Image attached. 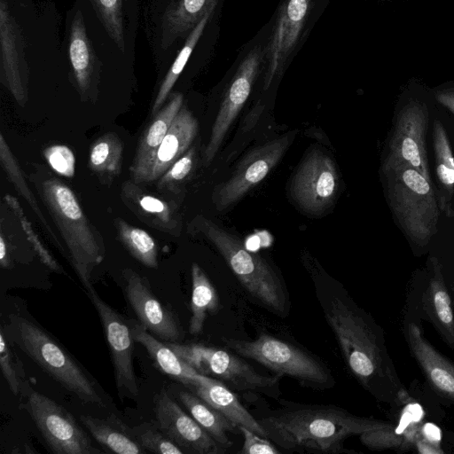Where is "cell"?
I'll return each instance as SVG.
<instances>
[{
	"instance_id": "1",
	"label": "cell",
	"mask_w": 454,
	"mask_h": 454,
	"mask_svg": "<svg viewBox=\"0 0 454 454\" xmlns=\"http://www.w3.org/2000/svg\"><path fill=\"white\" fill-rule=\"evenodd\" d=\"M56 0H0V78L24 106L39 73L67 75Z\"/></svg>"
},
{
	"instance_id": "2",
	"label": "cell",
	"mask_w": 454,
	"mask_h": 454,
	"mask_svg": "<svg viewBox=\"0 0 454 454\" xmlns=\"http://www.w3.org/2000/svg\"><path fill=\"white\" fill-rule=\"evenodd\" d=\"M314 283L325 321L352 375L378 401L395 403L404 387L387 350L382 329L344 287L316 279Z\"/></svg>"
},
{
	"instance_id": "3",
	"label": "cell",
	"mask_w": 454,
	"mask_h": 454,
	"mask_svg": "<svg viewBox=\"0 0 454 454\" xmlns=\"http://www.w3.org/2000/svg\"><path fill=\"white\" fill-rule=\"evenodd\" d=\"M280 406L255 416L269 438L288 451L347 452L350 436L383 427L387 421L356 416L336 405L301 403L278 399Z\"/></svg>"
},
{
	"instance_id": "4",
	"label": "cell",
	"mask_w": 454,
	"mask_h": 454,
	"mask_svg": "<svg viewBox=\"0 0 454 454\" xmlns=\"http://www.w3.org/2000/svg\"><path fill=\"white\" fill-rule=\"evenodd\" d=\"M12 342L50 377L80 400L105 406L99 386L48 332L22 316H9L6 328Z\"/></svg>"
},
{
	"instance_id": "5",
	"label": "cell",
	"mask_w": 454,
	"mask_h": 454,
	"mask_svg": "<svg viewBox=\"0 0 454 454\" xmlns=\"http://www.w3.org/2000/svg\"><path fill=\"white\" fill-rule=\"evenodd\" d=\"M195 222L250 296L271 313L281 317L288 316L290 297L279 273L262 257L249 252L237 236L213 221L198 216Z\"/></svg>"
},
{
	"instance_id": "6",
	"label": "cell",
	"mask_w": 454,
	"mask_h": 454,
	"mask_svg": "<svg viewBox=\"0 0 454 454\" xmlns=\"http://www.w3.org/2000/svg\"><path fill=\"white\" fill-rule=\"evenodd\" d=\"M41 189L44 204L65 240L71 263L85 288L91 285V273L105 257L102 241L67 185L51 178L42 184Z\"/></svg>"
},
{
	"instance_id": "7",
	"label": "cell",
	"mask_w": 454,
	"mask_h": 454,
	"mask_svg": "<svg viewBox=\"0 0 454 454\" xmlns=\"http://www.w3.org/2000/svg\"><path fill=\"white\" fill-rule=\"evenodd\" d=\"M383 174L389 206L399 226L413 244L427 245L437 231L441 209L434 184L410 166Z\"/></svg>"
},
{
	"instance_id": "8",
	"label": "cell",
	"mask_w": 454,
	"mask_h": 454,
	"mask_svg": "<svg viewBox=\"0 0 454 454\" xmlns=\"http://www.w3.org/2000/svg\"><path fill=\"white\" fill-rule=\"evenodd\" d=\"M223 342L240 356L254 360L306 387L325 390L336 384L330 368L319 357L288 340L262 333L253 340L223 338Z\"/></svg>"
},
{
	"instance_id": "9",
	"label": "cell",
	"mask_w": 454,
	"mask_h": 454,
	"mask_svg": "<svg viewBox=\"0 0 454 454\" xmlns=\"http://www.w3.org/2000/svg\"><path fill=\"white\" fill-rule=\"evenodd\" d=\"M218 0H145V31L153 60L162 74L189 34Z\"/></svg>"
},
{
	"instance_id": "10",
	"label": "cell",
	"mask_w": 454,
	"mask_h": 454,
	"mask_svg": "<svg viewBox=\"0 0 454 454\" xmlns=\"http://www.w3.org/2000/svg\"><path fill=\"white\" fill-rule=\"evenodd\" d=\"M165 343L196 372L220 380L235 393L264 395L277 401L281 398L282 376L278 374H262L239 356L223 348Z\"/></svg>"
},
{
	"instance_id": "11",
	"label": "cell",
	"mask_w": 454,
	"mask_h": 454,
	"mask_svg": "<svg viewBox=\"0 0 454 454\" xmlns=\"http://www.w3.org/2000/svg\"><path fill=\"white\" fill-rule=\"evenodd\" d=\"M26 408L45 443L55 454H98L87 433L62 405L31 389Z\"/></svg>"
},
{
	"instance_id": "12",
	"label": "cell",
	"mask_w": 454,
	"mask_h": 454,
	"mask_svg": "<svg viewBox=\"0 0 454 454\" xmlns=\"http://www.w3.org/2000/svg\"><path fill=\"white\" fill-rule=\"evenodd\" d=\"M429 114L419 103H409L397 114L382 171L410 166L421 173L431 184L427 151Z\"/></svg>"
},
{
	"instance_id": "13",
	"label": "cell",
	"mask_w": 454,
	"mask_h": 454,
	"mask_svg": "<svg viewBox=\"0 0 454 454\" xmlns=\"http://www.w3.org/2000/svg\"><path fill=\"white\" fill-rule=\"evenodd\" d=\"M85 290L103 325L119 397L136 398L138 395V385L133 366L135 340L130 321L104 301L92 285L85 287Z\"/></svg>"
},
{
	"instance_id": "14",
	"label": "cell",
	"mask_w": 454,
	"mask_h": 454,
	"mask_svg": "<svg viewBox=\"0 0 454 454\" xmlns=\"http://www.w3.org/2000/svg\"><path fill=\"white\" fill-rule=\"evenodd\" d=\"M83 15L135 65L141 0H74Z\"/></svg>"
},
{
	"instance_id": "15",
	"label": "cell",
	"mask_w": 454,
	"mask_h": 454,
	"mask_svg": "<svg viewBox=\"0 0 454 454\" xmlns=\"http://www.w3.org/2000/svg\"><path fill=\"white\" fill-rule=\"evenodd\" d=\"M291 142L290 135L270 140L249 152L231 176L215 188L213 200L223 209L240 200L278 163Z\"/></svg>"
},
{
	"instance_id": "16",
	"label": "cell",
	"mask_w": 454,
	"mask_h": 454,
	"mask_svg": "<svg viewBox=\"0 0 454 454\" xmlns=\"http://www.w3.org/2000/svg\"><path fill=\"white\" fill-rule=\"evenodd\" d=\"M338 188L333 161L320 151L306 156L291 183V193L301 208L319 214L333 202Z\"/></svg>"
},
{
	"instance_id": "17",
	"label": "cell",
	"mask_w": 454,
	"mask_h": 454,
	"mask_svg": "<svg viewBox=\"0 0 454 454\" xmlns=\"http://www.w3.org/2000/svg\"><path fill=\"white\" fill-rule=\"evenodd\" d=\"M196 118L182 106L160 145L137 161H133L130 173L133 182L151 183L159 179L188 150L197 136Z\"/></svg>"
},
{
	"instance_id": "18",
	"label": "cell",
	"mask_w": 454,
	"mask_h": 454,
	"mask_svg": "<svg viewBox=\"0 0 454 454\" xmlns=\"http://www.w3.org/2000/svg\"><path fill=\"white\" fill-rule=\"evenodd\" d=\"M127 300L139 323L163 342H179L184 337L174 312L160 302L147 280L132 269L122 271Z\"/></svg>"
},
{
	"instance_id": "19",
	"label": "cell",
	"mask_w": 454,
	"mask_h": 454,
	"mask_svg": "<svg viewBox=\"0 0 454 454\" xmlns=\"http://www.w3.org/2000/svg\"><path fill=\"white\" fill-rule=\"evenodd\" d=\"M154 403L158 428L184 453L223 454L227 450L188 415L165 389L155 395Z\"/></svg>"
},
{
	"instance_id": "20",
	"label": "cell",
	"mask_w": 454,
	"mask_h": 454,
	"mask_svg": "<svg viewBox=\"0 0 454 454\" xmlns=\"http://www.w3.org/2000/svg\"><path fill=\"white\" fill-rule=\"evenodd\" d=\"M262 59V51L260 48H254L247 55L238 68L213 123L209 140L203 154L205 166H208L212 162L229 128L247 100Z\"/></svg>"
},
{
	"instance_id": "21",
	"label": "cell",
	"mask_w": 454,
	"mask_h": 454,
	"mask_svg": "<svg viewBox=\"0 0 454 454\" xmlns=\"http://www.w3.org/2000/svg\"><path fill=\"white\" fill-rule=\"evenodd\" d=\"M404 337L430 388L438 396L454 403V363L427 340L416 322H406Z\"/></svg>"
},
{
	"instance_id": "22",
	"label": "cell",
	"mask_w": 454,
	"mask_h": 454,
	"mask_svg": "<svg viewBox=\"0 0 454 454\" xmlns=\"http://www.w3.org/2000/svg\"><path fill=\"white\" fill-rule=\"evenodd\" d=\"M310 0H285L269 45V64L264 80L268 89L279 74L296 45L309 11Z\"/></svg>"
},
{
	"instance_id": "23",
	"label": "cell",
	"mask_w": 454,
	"mask_h": 454,
	"mask_svg": "<svg viewBox=\"0 0 454 454\" xmlns=\"http://www.w3.org/2000/svg\"><path fill=\"white\" fill-rule=\"evenodd\" d=\"M399 419L394 425L387 422L383 427L360 434L361 442L371 450L401 449L406 450L412 445L419 448L423 443L422 427H419L426 415L423 407L418 402H407Z\"/></svg>"
},
{
	"instance_id": "24",
	"label": "cell",
	"mask_w": 454,
	"mask_h": 454,
	"mask_svg": "<svg viewBox=\"0 0 454 454\" xmlns=\"http://www.w3.org/2000/svg\"><path fill=\"white\" fill-rule=\"evenodd\" d=\"M188 388L223 413L238 427H245L257 434L267 438L265 430L255 416L242 405L236 393L220 380L203 375L196 385L188 387Z\"/></svg>"
},
{
	"instance_id": "25",
	"label": "cell",
	"mask_w": 454,
	"mask_h": 454,
	"mask_svg": "<svg viewBox=\"0 0 454 454\" xmlns=\"http://www.w3.org/2000/svg\"><path fill=\"white\" fill-rule=\"evenodd\" d=\"M130 326L135 341L146 349L155 365L162 372L187 387L196 385L201 380L202 374L184 362L165 342L156 339L139 322L130 321Z\"/></svg>"
},
{
	"instance_id": "26",
	"label": "cell",
	"mask_w": 454,
	"mask_h": 454,
	"mask_svg": "<svg viewBox=\"0 0 454 454\" xmlns=\"http://www.w3.org/2000/svg\"><path fill=\"white\" fill-rule=\"evenodd\" d=\"M81 422L90 433L105 452L118 454H145L147 451L135 437L131 427H127L115 415L105 419L82 415Z\"/></svg>"
},
{
	"instance_id": "27",
	"label": "cell",
	"mask_w": 454,
	"mask_h": 454,
	"mask_svg": "<svg viewBox=\"0 0 454 454\" xmlns=\"http://www.w3.org/2000/svg\"><path fill=\"white\" fill-rule=\"evenodd\" d=\"M422 302L427 317L431 320L445 341L454 348V313L450 296L436 262H434Z\"/></svg>"
},
{
	"instance_id": "28",
	"label": "cell",
	"mask_w": 454,
	"mask_h": 454,
	"mask_svg": "<svg viewBox=\"0 0 454 454\" xmlns=\"http://www.w3.org/2000/svg\"><path fill=\"white\" fill-rule=\"evenodd\" d=\"M121 194L129 207L146 224L166 232L176 230L175 209L167 201L145 192L133 181L124 183Z\"/></svg>"
},
{
	"instance_id": "29",
	"label": "cell",
	"mask_w": 454,
	"mask_h": 454,
	"mask_svg": "<svg viewBox=\"0 0 454 454\" xmlns=\"http://www.w3.org/2000/svg\"><path fill=\"white\" fill-rule=\"evenodd\" d=\"M181 403L198 424L226 450L232 446L229 434L239 430L238 426L193 392L182 390Z\"/></svg>"
},
{
	"instance_id": "30",
	"label": "cell",
	"mask_w": 454,
	"mask_h": 454,
	"mask_svg": "<svg viewBox=\"0 0 454 454\" xmlns=\"http://www.w3.org/2000/svg\"><path fill=\"white\" fill-rule=\"evenodd\" d=\"M212 14L206 15L189 34L173 59L170 61L168 68L162 74L158 90L152 106V114L155 115L165 105L169 95L179 78L183 74L185 67L189 64L192 55L201 39L207 24Z\"/></svg>"
},
{
	"instance_id": "31",
	"label": "cell",
	"mask_w": 454,
	"mask_h": 454,
	"mask_svg": "<svg viewBox=\"0 0 454 454\" xmlns=\"http://www.w3.org/2000/svg\"><path fill=\"white\" fill-rule=\"evenodd\" d=\"M433 142L439 206L450 215L454 195V154L448 134L439 120L434 122Z\"/></svg>"
},
{
	"instance_id": "32",
	"label": "cell",
	"mask_w": 454,
	"mask_h": 454,
	"mask_svg": "<svg viewBox=\"0 0 454 454\" xmlns=\"http://www.w3.org/2000/svg\"><path fill=\"white\" fill-rule=\"evenodd\" d=\"M192 283L189 333L197 336L203 332L207 317L216 313L220 303L215 286L196 262L192 265Z\"/></svg>"
},
{
	"instance_id": "33",
	"label": "cell",
	"mask_w": 454,
	"mask_h": 454,
	"mask_svg": "<svg viewBox=\"0 0 454 454\" xmlns=\"http://www.w3.org/2000/svg\"><path fill=\"white\" fill-rule=\"evenodd\" d=\"M183 103V94L179 91H172L168 102L154 115L150 126L141 137L133 161L139 160L160 145L182 108Z\"/></svg>"
},
{
	"instance_id": "34",
	"label": "cell",
	"mask_w": 454,
	"mask_h": 454,
	"mask_svg": "<svg viewBox=\"0 0 454 454\" xmlns=\"http://www.w3.org/2000/svg\"><path fill=\"white\" fill-rule=\"evenodd\" d=\"M123 145L114 133H106L90 147V168L101 176H115L121 171Z\"/></svg>"
},
{
	"instance_id": "35",
	"label": "cell",
	"mask_w": 454,
	"mask_h": 454,
	"mask_svg": "<svg viewBox=\"0 0 454 454\" xmlns=\"http://www.w3.org/2000/svg\"><path fill=\"white\" fill-rule=\"evenodd\" d=\"M120 240L129 254L145 267H158V247L153 237L145 230L134 227L122 219H116Z\"/></svg>"
},
{
	"instance_id": "36",
	"label": "cell",
	"mask_w": 454,
	"mask_h": 454,
	"mask_svg": "<svg viewBox=\"0 0 454 454\" xmlns=\"http://www.w3.org/2000/svg\"><path fill=\"white\" fill-rule=\"evenodd\" d=\"M0 160L3 168L6 172L12 183L16 187L17 191L20 193V195H22L26 201L30 205L32 209L36 213L41 223L44 225L47 231L52 236V239L59 243L54 232L51 231V228L49 226L46 219L42 214L34 194L27 186L22 174V170L12 151L10 150L3 134H0Z\"/></svg>"
},
{
	"instance_id": "37",
	"label": "cell",
	"mask_w": 454,
	"mask_h": 454,
	"mask_svg": "<svg viewBox=\"0 0 454 454\" xmlns=\"http://www.w3.org/2000/svg\"><path fill=\"white\" fill-rule=\"evenodd\" d=\"M0 367L11 391L18 395L23 388L25 372L21 361L8 341L3 326L0 329Z\"/></svg>"
},
{
	"instance_id": "38",
	"label": "cell",
	"mask_w": 454,
	"mask_h": 454,
	"mask_svg": "<svg viewBox=\"0 0 454 454\" xmlns=\"http://www.w3.org/2000/svg\"><path fill=\"white\" fill-rule=\"evenodd\" d=\"M140 445L148 452L160 454H183V450L166 436L158 427L142 423L131 427Z\"/></svg>"
},
{
	"instance_id": "39",
	"label": "cell",
	"mask_w": 454,
	"mask_h": 454,
	"mask_svg": "<svg viewBox=\"0 0 454 454\" xmlns=\"http://www.w3.org/2000/svg\"><path fill=\"white\" fill-rule=\"evenodd\" d=\"M6 203L12 209V211L17 215L18 219L20 222L22 229L27 235V238L30 244L32 245L34 250L36 254L40 258L41 262L46 265L50 270L57 272L62 273L63 270L59 262L54 259L52 254L49 252V250L44 247L43 242L38 238L37 234L35 233L31 223L27 219L24 211L18 201V200L12 196L11 194H5L4 197Z\"/></svg>"
},
{
	"instance_id": "40",
	"label": "cell",
	"mask_w": 454,
	"mask_h": 454,
	"mask_svg": "<svg viewBox=\"0 0 454 454\" xmlns=\"http://www.w3.org/2000/svg\"><path fill=\"white\" fill-rule=\"evenodd\" d=\"M196 149L190 148L159 178L158 188L173 190L183 182L194 167Z\"/></svg>"
},
{
	"instance_id": "41",
	"label": "cell",
	"mask_w": 454,
	"mask_h": 454,
	"mask_svg": "<svg viewBox=\"0 0 454 454\" xmlns=\"http://www.w3.org/2000/svg\"><path fill=\"white\" fill-rule=\"evenodd\" d=\"M43 155L55 172L68 178L74 176L75 158L69 147L62 145H51L43 151Z\"/></svg>"
},
{
	"instance_id": "42",
	"label": "cell",
	"mask_w": 454,
	"mask_h": 454,
	"mask_svg": "<svg viewBox=\"0 0 454 454\" xmlns=\"http://www.w3.org/2000/svg\"><path fill=\"white\" fill-rule=\"evenodd\" d=\"M238 427L243 436V445L239 451V454H278L280 452L269 438L262 437L245 427Z\"/></svg>"
},
{
	"instance_id": "43",
	"label": "cell",
	"mask_w": 454,
	"mask_h": 454,
	"mask_svg": "<svg viewBox=\"0 0 454 454\" xmlns=\"http://www.w3.org/2000/svg\"><path fill=\"white\" fill-rule=\"evenodd\" d=\"M0 264L4 269L11 266L10 253L3 234L0 235Z\"/></svg>"
},
{
	"instance_id": "44",
	"label": "cell",
	"mask_w": 454,
	"mask_h": 454,
	"mask_svg": "<svg viewBox=\"0 0 454 454\" xmlns=\"http://www.w3.org/2000/svg\"><path fill=\"white\" fill-rule=\"evenodd\" d=\"M438 99L442 105L449 109L454 117V94L445 93L440 94Z\"/></svg>"
}]
</instances>
